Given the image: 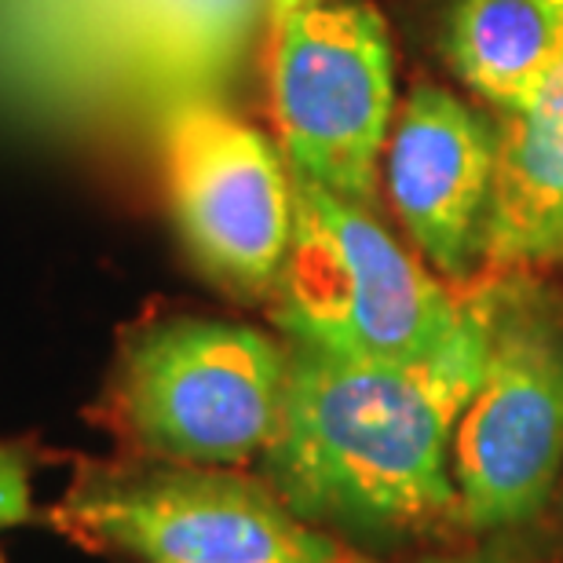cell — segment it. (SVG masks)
I'll return each mask as SVG.
<instances>
[{
  "instance_id": "2",
  "label": "cell",
  "mask_w": 563,
  "mask_h": 563,
  "mask_svg": "<svg viewBox=\"0 0 563 563\" xmlns=\"http://www.w3.org/2000/svg\"><path fill=\"white\" fill-rule=\"evenodd\" d=\"M272 297L292 344L374 363L439 352L465 314V297H450L369 206L300 176H292V239Z\"/></svg>"
},
{
  "instance_id": "3",
  "label": "cell",
  "mask_w": 563,
  "mask_h": 563,
  "mask_svg": "<svg viewBox=\"0 0 563 563\" xmlns=\"http://www.w3.org/2000/svg\"><path fill=\"white\" fill-rule=\"evenodd\" d=\"M487 358L454 428L457 520L509 531L545 509L563 468V303L527 278H494Z\"/></svg>"
},
{
  "instance_id": "10",
  "label": "cell",
  "mask_w": 563,
  "mask_h": 563,
  "mask_svg": "<svg viewBox=\"0 0 563 563\" xmlns=\"http://www.w3.org/2000/svg\"><path fill=\"white\" fill-rule=\"evenodd\" d=\"M563 55V0H454L446 59L494 114L520 110Z\"/></svg>"
},
{
  "instance_id": "6",
  "label": "cell",
  "mask_w": 563,
  "mask_h": 563,
  "mask_svg": "<svg viewBox=\"0 0 563 563\" xmlns=\"http://www.w3.org/2000/svg\"><path fill=\"white\" fill-rule=\"evenodd\" d=\"M55 523L140 563H355L275 490L201 468L88 476L55 509Z\"/></svg>"
},
{
  "instance_id": "9",
  "label": "cell",
  "mask_w": 563,
  "mask_h": 563,
  "mask_svg": "<svg viewBox=\"0 0 563 563\" xmlns=\"http://www.w3.org/2000/svg\"><path fill=\"white\" fill-rule=\"evenodd\" d=\"M483 264L494 272L563 264V55L520 110L498 114Z\"/></svg>"
},
{
  "instance_id": "13",
  "label": "cell",
  "mask_w": 563,
  "mask_h": 563,
  "mask_svg": "<svg viewBox=\"0 0 563 563\" xmlns=\"http://www.w3.org/2000/svg\"><path fill=\"white\" fill-rule=\"evenodd\" d=\"M292 4H300V0H278V11H286V8H292Z\"/></svg>"
},
{
  "instance_id": "11",
  "label": "cell",
  "mask_w": 563,
  "mask_h": 563,
  "mask_svg": "<svg viewBox=\"0 0 563 563\" xmlns=\"http://www.w3.org/2000/svg\"><path fill=\"white\" fill-rule=\"evenodd\" d=\"M30 468L26 457L11 446H0V527L22 523L30 516Z\"/></svg>"
},
{
  "instance_id": "1",
  "label": "cell",
  "mask_w": 563,
  "mask_h": 563,
  "mask_svg": "<svg viewBox=\"0 0 563 563\" xmlns=\"http://www.w3.org/2000/svg\"><path fill=\"white\" fill-rule=\"evenodd\" d=\"M487 358V297H465V314L439 352L410 363L341 358L289 347L282 421L267 479L308 523L347 534H421L457 512L450 468L454 428Z\"/></svg>"
},
{
  "instance_id": "7",
  "label": "cell",
  "mask_w": 563,
  "mask_h": 563,
  "mask_svg": "<svg viewBox=\"0 0 563 563\" xmlns=\"http://www.w3.org/2000/svg\"><path fill=\"white\" fill-rule=\"evenodd\" d=\"M165 184L201 272L239 297H267L292 239L282 146L220 107H184L165 129Z\"/></svg>"
},
{
  "instance_id": "8",
  "label": "cell",
  "mask_w": 563,
  "mask_h": 563,
  "mask_svg": "<svg viewBox=\"0 0 563 563\" xmlns=\"http://www.w3.org/2000/svg\"><path fill=\"white\" fill-rule=\"evenodd\" d=\"M385 184L424 261L468 282L483 264L498 184V118L435 85H418L391 121Z\"/></svg>"
},
{
  "instance_id": "12",
  "label": "cell",
  "mask_w": 563,
  "mask_h": 563,
  "mask_svg": "<svg viewBox=\"0 0 563 563\" xmlns=\"http://www.w3.org/2000/svg\"><path fill=\"white\" fill-rule=\"evenodd\" d=\"M424 563H509V556H501V553H468V556H432Z\"/></svg>"
},
{
  "instance_id": "4",
  "label": "cell",
  "mask_w": 563,
  "mask_h": 563,
  "mask_svg": "<svg viewBox=\"0 0 563 563\" xmlns=\"http://www.w3.org/2000/svg\"><path fill=\"white\" fill-rule=\"evenodd\" d=\"M289 352L253 325L165 319L121 347L118 418L143 450L179 465H239L272 446Z\"/></svg>"
},
{
  "instance_id": "5",
  "label": "cell",
  "mask_w": 563,
  "mask_h": 563,
  "mask_svg": "<svg viewBox=\"0 0 563 563\" xmlns=\"http://www.w3.org/2000/svg\"><path fill=\"white\" fill-rule=\"evenodd\" d=\"M272 96L289 173L369 206L396 121V59L377 8L300 0L282 11Z\"/></svg>"
}]
</instances>
